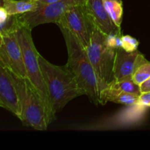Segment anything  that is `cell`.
I'll list each match as a JSON object with an SVG mask.
<instances>
[{
  "instance_id": "19",
  "label": "cell",
  "mask_w": 150,
  "mask_h": 150,
  "mask_svg": "<svg viewBox=\"0 0 150 150\" xmlns=\"http://www.w3.org/2000/svg\"><path fill=\"white\" fill-rule=\"evenodd\" d=\"M139 41L130 35L122 36V48L127 52H133L137 50Z\"/></svg>"
},
{
  "instance_id": "7",
  "label": "cell",
  "mask_w": 150,
  "mask_h": 150,
  "mask_svg": "<svg viewBox=\"0 0 150 150\" xmlns=\"http://www.w3.org/2000/svg\"><path fill=\"white\" fill-rule=\"evenodd\" d=\"M57 24L70 31L86 49L88 48L92 22L86 13L84 4L69 9L60 18Z\"/></svg>"
},
{
  "instance_id": "17",
  "label": "cell",
  "mask_w": 150,
  "mask_h": 150,
  "mask_svg": "<svg viewBox=\"0 0 150 150\" xmlns=\"http://www.w3.org/2000/svg\"><path fill=\"white\" fill-rule=\"evenodd\" d=\"M108 86L116 90L120 91V92H127V93L133 94L138 96L142 94L139 85L135 83L132 79L120 81H113L112 83L108 85Z\"/></svg>"
},
{
  "instance_id": "1",
  "label": "cell",
  "mask_w": 150,
  "mask_h": 150,
  "mask_svg": "<svg viewBox=\"0 0 150 150\" xmlns=\"http://www.w3.org/2000/svg\"><path fill=\"white\" fill-rule=\"evenodd\" d=\"M39 62L54 115L61 111L70 100L85 95V92L79 86L67 64L64 66L53 64L40 54Z\"/></svg>"
},
{
  "instance_id": "8",
  "label": "cell",
  "mask_w": 150,
  "mask_h": 150,
  "mask_svg": "<svg viewBox=\"0 0 150 150\" xmlns=\"http://www.w3.org/2000/svg\"><path fill=\"white\" fill-rule=\"evenodd\" d=\"M0 37V64L16 76L27 78L23 53L15 33Z\"/></svg>"
},
{
  "instance_id": "6",
  "label": "cell",
  "mask_w": 150,
  "mask_h": 150,
  "mask_svg": "<svg viewBox=\"0 0 150 150\" xmlns=\"http://www.w3.org/2000/svg\"><path fill=\"white\" fill-rule=\"evenodd\" d=\"M86 0H59L50 5L32 12L18 15L22 25L32 29L40 24L57 23L60 18L69 9L79 4H85Z\"/></svg>"
},
{
  "instance_id": "5",
  "label": "cell",
  "mask_w": 150,
  "mask_h": 150,
  "mask_svg": "<svg viewBox=\"0 0 150 150\" xmlns=\"http://www.w3.org/2000/svg\"><path fill=\"white\" fill-rule=\"evenodd\" d=\"M106 35L92 22L90 42L86 51L95 69L100 93L114 81V67L117 49L107 45Z\"/></svg>"
},
{
  "instance_id": "10",
  "label": "cell",
  "mask_w": 150,
  "mask_h": 150,
  "mask_svg": "<svg viewBox=\"0 0 150 150\" xmlns=\"http://www.w3.org/2000/svg\"><path fill=\"white\" fill-rule=\"evenodd\" d=\"M148 62L149 61L144 55L138 50L127 52L122 47L117 48L114 67V81L132 79L136 70Z\"/></svg>"
},
{
  "instance_id": "15",
  "label": "cell",
  "mask_w": 150,
  "mask_h": 150,
  "mask_svg": "<svg viewBox=\"0 0 150 150\" xmlns=\"http://www.w3.org/2000/svg\"><path fill=\"white\" fill-rule=\"evenodd\" d=\"M21 25L18 15H9L4 8L0 7V36L15 33Z\"/></svg>"
},
{
  "instance_id": "20",
  "label": "cell",
  "mask_w": 150,
  "mask_h": 150,
  "mask_svg": "<svg viewBox=\"0 0 150 150\" xmlns=\"http://www.w3.org/2000/svg\"><path fill=\"white\" fill-rule=\"evenodd\" d=\"M106 43L109 47L117 49L122 47V36L116 35H107Z\"/></svg>"
},
{
  "instance_id": "11",
  "label": "cell",
  "mask_w": 150,
  "mask_h": 150,
  "mask_svg": "<svg viewBox=\"0 0 150 150\" xmlns=\"http://www.w3.org/2000/svg\"><path fill=\"white\" fill-rule=\"evenodd\" d=\"M0 106L20 120L21 107L16 86L9 70L0 64Z\"/></svg>"
},
{
  "instance_id": "3",
  "label": "cell",
  "mask_w": 150,
  "mask_h": 150,
  "mask_svg": "<svg viewBox=\"0 0 150 150\" xmlns=\"http://www.w3.org/2000/svg\"><path fill=\"white\" fill-rule=\"evenodd\" d=\"M31 32L32 29L21 25L15 32V35L23 53L27 79L37 89L38 94L40 96L41 100L45 105L48 123L50 124L56 120V116L53 114L51 109L48 91L40 65V54L35 48Z\"/></svg>"
},
{
  "instance_id": "14",
  "label": "cell",
  "mask_w": 150,
  "mask_h": 150,
  "mask_svg": "<svg viewBox=\"0 0 150 150\" xmlns=\"http://www.w3.org/2000/svg\"><path fill=\"white\" fill-rule=\"evenodd\" d=\"M0 7L9 15H21L38 9L35 0H0Z\"/></svg>"
},
{
  "instance_id": "12",
  "label": "cell",
  "mask_w": 150,
  "mask_h": 150,
  "mask_svg": "<svg viewBox=\"0 0 150 150\" xmlns=\"http://www.w3.org/2000/svg\"><path fill=\"white\" fill-rule=\"evenodd\" d=\"M85 9L91 21L105 35H122L121 27L117 26L108 15L103 0H86Z\"/></svg>"
},
{
  "instance_id": "9",
  "label": "cell",
  "mask_w": 150,
  "mask_h": 150,
  "mask_svg": "<svg viewBox=\"0 0 150 150\" xmlns=\"http://www.w3.org/2000/svg\"><path fill=\"white\" fill-rule=\"evenodd\" d=\"M149 107L139 103L127 105L112 117L91 126L93 129H119L136 127L145 120Z\"/></svg>"
},
{
  "instance_id": "13",
  "label": "cell",
  "mask_w": 150,
  "mask_h": 150,
  "mask_svg": "<svg viewBox=\"0 0 150 150\" xmlns=\"http://www.w3.org/2000/svg\"><path fill=\"white\" fill-rule=\"evenodd\" d=\"M139 97L138 95L120 92V91L112 89L109 86H107L100 93V105H105L108 102L123 104L125 105H133V104L138 103Z\"/></svg>"
},
{
  "instance_id": "2",
  "label": "cell",
  "mask_w": 150,
  "mask_h": 150,
  "mask_svg": "<svg viewBox=\"0 0 150 150\" xmlns=\"http://www.w3.org/2000/svg\"><path fill=\"white\" fill-rule=\"evenodd\" d=\"M67 50V66L73 73L79 86L95 105L100 103V88L95 69L89 60L86 49L79 40L65 28L59 26Z\"/></svg>"
},
{
  "instance_id": "4",
  "label": "cell",
  "mask_w": 150,
  "mask_h": 150,
  "mask_svg": "<svg viewBox=\"0 0 150 150\" xmlns=\"http://www.w3.org/2000/svg\"><path fill=\"white\" fill-rule=\"evenodd\" d=\"M9 72L20 100L22 124L37 130H47L49 123L46 110L37 89L27 78L22 79Z\"/></svg>"
},
{
  "instance_id": "23",
  "label": "cell",
  "mask_w": 150,
  "mask_h": 150,
  "mask_svg": "<svg viewBox=\"0 0 150 150\" xmlns=\"http://www.w3.org/2000/svg\"><path fill=\"white\" fill-rule=\"evenodd\" d=\"M139 86H140V90L142 93L150 92V77L143 83H141Z\"/></svg>"
},
{
  "instance_id": "16",
  "label": "cell",
  "mask_w": 150,
  "mask_h": 150,
  "mask_svg": "<svg viewBox=\"0 0 150 150\" xmlns=\"http://www.w3.org/2000/svg\"><path fill=\"white\" fill-rule=\"evenodd\" d=\"M104 6L108 15L117 26L121 27L123 16V4L122 0H103Z\"/></svg>"
},
{
  "instance_id": "21",
  "label": "cell",
  "mask_w": 150,
  "mask_h": 150,
  "mask_svg": "<svg viewBox=\"0 0 150 150\" xmlns=\"http://www.w3.org/2000/svg\"><path fill=\"white\" fill-rule=\"evenodd\" d=\"M138 103L145 106L150 107V92H143L139 97Z\"/></svg>"
},
{
  "instance_id": "18",
  "label": "cell",
  "mask_w": 150,
  "mask_h": 150,
  "mask_svg": "<svg viewBox=\"0 0 150 150\" xmlns=\"http://www.w3.org/2000/svg\"><path fill=\"white\" fill-rule=\"evenodd\" d=\"M150 77V62L142 64V66L139 67L133 74L132 77V80L137 83L138 85H140L144 81L148 79Z\"/></svg>"
},
{
  "instance_id": "22",
  "label": "cell",
  "mask_w": 150,
  "mask_h": 150,
  "mask_svg": "<svg viewBox=\"0 0 150 150\" xmlns=\"http://www.w3.org/2000/svg\"><path fill=\"white\" fill-rule=\"evenodd\" d=\"M35 2L37 3V4H38V9H40L42 8V7H45V6L54 4V3L57 2V1H59V0H35Z\"/></svg>"
}]
</instances>
